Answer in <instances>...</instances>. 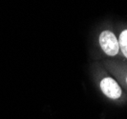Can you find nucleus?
Wrapping results in <instances>:
<instances>
[{
	"label": "nucleus",
	"mask_w": 127,
	"mask_h": 119,
	"mask_svg": "<svg viewBox=\"0 0 127 119\" xmlns=\"http://www.w3.org/2000/svg\"><path fill=\"white\" fill-rule=\"evenodd\" d=\"M119 46L121 48L122 53L127 58V30H124L120 35V41Z\"/></svg>",
	"instance_id": "nucleus-3"
},
{
	"label": "nucleus",
	"mask_w": 127,
	"mask_h": 119,
	"mask_svg": "<svg viewBox=\"0 0 127 119\" xmlns=\"http://www.w3.org/2000/svg\"><path fill=\"white\" fill-rule=\"evenodd\" d=\"M100 89L102 93L112 99H118L121 95V89L119 84L111 77H106L100 82Z\"/></svg>",
	"instance_id": "nucleus-2"
},
{
	"label": "nucleus",
	"mask_w": 127,
	"mask_h": 119,
	"mask_svg": "<svg viewBox=\"0 0 127 119\" xmlns=\"http://www.w3.org/2000/svg\"><path fill=\"white\" fill-rule=\"evenodd\" d=\"M99 45L102 50L110 56L116 55L119 50V41L115 34L110 31H103L99 35Z\"/></svg>",
	"instance_id": "nucleus-1"
}]
</instances>
